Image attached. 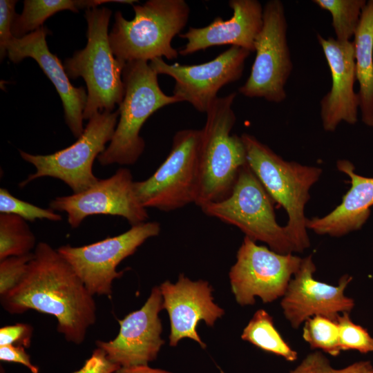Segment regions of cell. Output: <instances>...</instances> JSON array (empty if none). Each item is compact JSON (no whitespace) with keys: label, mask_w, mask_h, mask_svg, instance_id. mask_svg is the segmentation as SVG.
Returning a JSON list of instances; mask_svg holds the SVG:
<instances>
[{"label":"cell","mask_w":373,"mask_h":373,"mask_svg":"<svg viewBox=\"0 0 373 373\" xmlns=\"http://www.w3.org/2000/svg\"><path fill=\"white\" fill-rule=\"evenodd\" d=\"M0 297L10 314L34 309L54 316L57 332L76 345L84 342L97 320L93 295L67 260L45 242L36 245L19 283Z\"/></svg>","instance_id":"cell-1"},{"label":"cell","mask_w":373,"mask_h":373,"mask_svg":"<svg viewBox=\"0 0 373 373\" xmlns=\"http://www.w3.org/2000/svg\"><path fill=\"white\" fill-rule=\"evenodd\" d=\"M237 93L218 97L206 112L201 129L200 182L195 204L220 202L227 198L246 165L247 153L241 138L231 134L236 117L233 104Z\"/></svg>","instance_id":"cell-2"},{"label":"cell","mask_w":373,"mask_h":373,"mask_svg":"<svg viewBox=\"0 0 373 373\" xmlns=\"http://www.w3.org/2000/svg\"><path fill=\"white\" fill-rule=\"evenodd\" d=\"M135 17L125 19L115 14V23L108 34L113 55L127 63L151 61L163 57L176 59L178 51L171 41L186 26L190 8L184 0H149L133 6Z\"/></svg>","instance_id":"cell-3"},{"label":"cell","mask_w":373,"mask_h":373,"mask_svg":"<svg viewBox=\"0 0 373 373\" xmlns=\"http://www.w3.org/2000/svg\"><path fill=\"white\" fill-rule=\"evenodd\" d=\"M240 136L247 165L273 201L286 211L285 229L296 252H302L310 246L305 207L310 198L309 190L321 177L322 169L285 161L254 135L243 133Z\"/></svg>","instance_id":"cell-4"},{"label":"cell","mask_w":373,"mask_h":373,"mask_svg":"<svg viewBox=\"0 0 373 373\" xmlns=\"http://www.w3.org/2000/svg\"><path fill=\"white\" fill-rule=\"evenodd\" d=\"M112 11L106 8H88L87 44L64 61V67L70 79L82 77L87 88L84 119L98 112H113L124 97L122 73L126 63L112 51L108 27Z\"/></svg>","instance_id":"cell-5"},{"label":"cell","mask_w":373,"mask_h":373,"mask_svg":"<svg viewBox=\"0 0 373 373\" xmlns=\"http://www.w3.org/2000/svg\"><path fill=\"white\" fill-rule=\"evenodd\" d=\"M157 74L148 61L126 63L122 73L124 97L113 137L97 159L102 166L134 164L142 154L145 142L140 132L148 118L161 108L181 102L160 88Z\"/></svg>","instance_id":"cell-6"},{"label":"cell","mask_w":373,"mask_h":373,"mask_svg":"<svg viewBox=\"0 0 373 373\" xmlns=\"http://www.w3.org/2000/svg\"><path fill=\"white\" fill-rule=\"evenodd\" d=\"M273 202L247 164L227 198L200 208L207 216L236 226L253 241L265 242L275 252H296L285 226L276 221Z\"/></svg>","instance_id":"cell-7"},{"label":"cell","mask_w":373,"mask_h":373,"mask_svg":"<svg viewBox=\"0 0 373 373\" xmlns=\"http://www.w3.org/2000/svg\"><path fill=\"white\" fill-rule=\"evenodd\" d=\"M201 129H182L173 136L171 150L149 178L135 182L146 208L171 211L195 204L199 189Z\"/></svg>","instance_id":"cell-8"},{"label":"cell","mask_w":373,"mask_h":373,"mask_svg":"<svg viewBox=\"0 0 373 373\" xmlns=\"http://www.w3.org/2000/svg\"><path fill=\"white\" fill-rule=\"evenodd\" d=\"M118 109L98 112L88 119L82 135L72 145L48 155H33L19 150L21 157L32 164L36 171L19 184L25 186L43 177L59 179L73 191L80 193L95 184L98 179L93 172L95 158L106 149L117 124Z\"/></svg>","instance_id":"cell-9"},{"label":"cell","mask_w":373,"mask_h":373,"mask_svg":"<svg viewBox=\"0 0 373 373\" xmlns=\"http://www.w3.org/2000/svg\"><path fill=\"white\" fill-rule=\"evenodd\" d=\"M262 20L255 41L256 57L250 75L238 92L247 97L280 103L287 97L285 86L293 69L282 1H267L263 8Z\"/></svg>","instance_id":"cell-10"},{"label":"cell","mask_w":373,"mask_h":373,"mask_svg":"<svg viewBox=\"0 0 373 373\" xmlns=\"http://www.w3.org/2000/svg\"><path fill=\"white\" fill-rule=\"evenodd\" d=\"M301 261L297 256L275 252L245 236L229 273L236 302L245 306L254 305L256 296L264 303L283 297Z\"/></svg>","instance_id":"cell-11"},{"label":"cell","mask_w":373,"mask_h":373,"mask_svg":"<svg viewBox=\"0 0 373 373\" xmlns=\"http://www.w3.org/2000/svg\"><path fill=\"white\" fill-rule=\"evenodd\" d=\"M161 230L157 222H145L131 226L126 231L90 245L59 247L57 251L72 266L93 296L112 294V284L124 271L118 265L133 255L147 239L157 236Z\"/></svg>","instance_id":"cell-12"},{"label":"cell","mask_w":373,"mask_h":373,"mask_svg":"<svg viewBox=\"0 0 373 373\" xmlns=\"http://www.w3.org/2000/svg\"><path fill=\"white\" fill-rule=\"evenodd\" d=\"M250 53L245 48L231 46L213 59L200 64H169L162 58H155L149 64L157 75L174 79L173 96L206 113L218 91L240 79Z\"/></svg>","instance_id":"cell-13"},{"label":"cell","mask_w":373,"mask_h":373,"mask_svg":"<svg viewBox=\"0 0 373 373\" xmlns=\"http://www.w3.org/2000/svg\"><path fill=\"white\" fill-rule=\"evenodd\" d=\"M50 208L66 213L72 228L78 227L86 217L93 215L121 216L131 226L149 219L146 209L135 193L132 173L126 168L119 169L84 191L55 198Z\"/></svg>","instance_id":"cell-14"},{"label":"cell","mask_w":373,"mask_h":373,"mask_svg":"<svg viewBox=\"0 0 373 373\" xmlns=\"http://www.w3.org/2000/svg\"><path fill=\"white\" fill-rule=\"evenodd\" d=\"M315 271L312 256L302 258L283 296L280 305L284 316L294 328L314 316L336 321L340 314L350 313L354 307V300L344 292L351 276L345 275L338 285H332L316 280Z\"/></svg>","instance_id":"cell-15"},{"label":"cell","mask_w":373,"mask_h":373,"mask_svg":"<svg viewBox=\"0 0 373 373\" xmlns=\"http://www.w3.org/2000/svg\"><path fill=\"white\" fill-rule=\"evenodd\" d=\"M162 309L161 290L155 286L140 309L117 320V336L109 341H96L97 347L104 350L107 358L121 367L148 365L157 358L164 343L159 317Z\"/></svg>","instance_id":"cell-16"},{"label":"cell","mask_w":373,"mask_h":373,"mask_svg":"<svg viewBox=\"0 0 373 373\" xmlns=\"http://www.w3.org/2000/svg\"><path fill=\"white\" fill-rule=\"evenodd\" d=\"M160 288L162 307L170 319L169 345L176 346L181 339L189 338L205 348L206 344L198 334V323L204 321L212 327L224 314V309L213 302L212 287L207 281H193L182 274L176 283L166 280Z\"/></svg>","instance_id":"cell-17"},{"label":"cell","mask_w":373,"mask_h":373,"mask_svg":"<svg viewBox=\"0 0 373 373\" xmlns=\"http://www.w3.org/2000/svg\"><path fill=\"white\" fill-rule=\"evenodd\" d=\"M49 30L41 26L21 38L13 37L6 46L9 59L17 64L30 57L39 64L55 87L63 104L65 122L73 135L79 138L84 132L83 113L87 101L84 87H75L60 59L47 45Z\"/></svg>","instance_id":"cell-18"},{"label":"cell","mask_w":373,"mask_h":373,"mask_svg":"<svg viewBox=\"0 0 373 373\" xmlns=\"http://www.w3.org/2000/svg\"><path fill=\"white\" fill-rule=\"evenodd\" d=\"M332 75L330 90L321 100V117L325 131L336 130L341 122L354 124L359 99L354 89L356 80L353 41H339L317 35Z\"/></svg>","instance_id":"cell-19"},{"label":"cell","mask_w":373,"mask_h":373,"mask_svg":"<svg viewBox=\"0 0 373 373\" xmlns=\"http://www.w3.org/2000/svg\"><path fill=\"white\" fill-rule=\"evenodd\" d=\"M232 17L224 20L218 17L202 28L190 27L179 37L187 40L179 51L186 56L208 48L231 45L255 51V41L262 26L263 8L257 0H231Z\"/></svg>","instance_id":"cell-20"},{"label":"cell","mask_w":373,"mask_h":373,"mask_svg":"<svg viewBox=\"0 0 373 373\" xmlns=\"http://www.w3.org/2000/svg\"><path fill=\"white\" fill-rule=\"evenodd\" d=\"M336 166L350 178L351 187L329 213L308 219L307 228L317 234L339 237L361 229L367 220L373 205V178L356 174L354 165L346 160H338Z\"/></svg>","instance_id":"cell-21"},{"label":"cell","mask_w":373,"mask_h":373,"mask_svg":"<svg viewBox=\"0 0 373 373\" xmlns=\"http://www.w3.org/2000/svg\"><path fill=\"white\" fill-rule=\"evenodd\" d=\"M357 93L363 122L373 127V0L367 1L354 36Z\"/></svg>","instance_id":"cell-22"},{"label":"cell","mask_w":373,"mask_h":373,"mask_svg":"<svg viewBox=\"0 0 373 373\" xmlns=\"http://www.w3.org/2000/svg\"><path fill=\"white\" fill-rule=\"evenodd\" d=\"M120 3V0H25L21 15H16L12 33L21 38L35 31L50 17L62 10L78 12L79 10L92 8L106 3Z\"/></svg>","instance_id":"cell-23"},{"label":"cell","mask_w":373,"mask_h":373,"mask_svg":"<svg viewBox=\"0 0 373 373\" xmlns=\"http://www.w3.org/2000/svg\"><path fill=\"white\" fill-rule=\"evenodd\" d=\"M241 338L288 361L297 358L298 353L283 338L274 325L272 317L264 309L256 312L244 328Z\"/></svg>","instance_id":"cell-24"},{"label":"cell","mask_w":373,"mask_h":373,"mask_svg":"<svg viewBox=\"0 0 373 373\" xmlns=\"http://www.w3.org/2000/svg\"><path fill=\"white\" fill-rule=\"evenodd\" d=\"M35 245L36 238L24 219L0 213V260L29 254Z\"/></svg>","instance_id":"cell-25"},{"label":"cell","mask_w":373,"mask_h":373,"mask_svg":"<svg viewBox=\"0 0 373 373\" xmlns=\"http://www.w3.org/2000/svg\"><path fill=\"white\" fill-rule=\"evenodd\" d=\"M313 2L332 15V26L339 41H349L354 36L365 0H314Z\"/></svg>","instance_id":"cell-26"},{"label":"cell","mask_w":373,"mask_h":373,"mask_svg":"<svg viewBox=\"0 0 373 373\" xmlns=\"http://www.w3.org/2000/svg\"><path fill=\"white\" fill-rule=\"evenodd\" d=\"M303 339L313 349H320L336 356L341 351L339 328L336 321L323 316H314L305 322Z\"/></svg>","instance_id":"cell-27"},{"label":"cell","mask_w":373,"mask_h":373,"mask_svg":"<svg viewBox=\"0 0 373 373\" xmlns=\"http://www.w3.org/2000/svg\"><path fill=\"white\" fill-rule=\"evenodd\" d=\"M0 213L14 214L31 222L38 219L54 222L62 220V216L51 208H41L19 200L4 188L0 189Z\"/></svg>","instance_id":"cell-28"},{"label":"cell","mask_w":373,"mask_h":373,"mask_svg":"<svg viewBox=\"0 0 373 373\" xmlns=\"http://www.w3.org/2000/svg\"><path fill=\"white\" fill-rule=\"evenodd\" d=\"M341 314L336 320L339 328L341 350H356L362 354L373 352V338L367 330L354 323L349 313Z\"/></svg>","instance_id":"cell-29"},{"label":"cell","mask_w":373,"mask_h":373,"mask_svg":"<svg viewBox=\"0 0 373 373\" xmlns=\"http://www.w3.org/2000/svg\"><path fill=\"white\" fill-rule=\"evenodd\" d=\"M289 373H373V365L369 361H362L335 369L321 352L316 351L307 355Z\"/></svg>","instance_id":"cell-30"},{"label":"cell","mask_w":373,"mask_h":373,"mask_svg":"<svg viewBox=\"0 0 373 373\" xmlns=\"http://www.w3.org/2000/svg\"><path fill=\"white\" fill-rule=\"evenodd\" d=\"M33 253L0 260V296L15 287L26 272Z\"/></svg>","instance_id":"cell-31"},{"label":"cell","mask_w":373,"mask_h":373,"mask_svg":"<svg viewBox=\"0 0 373 373\" xmlns=\"http://www.w3.org/2000/svg\"><path fill=\"white\" fill-rule=\"evenodd\" d=\"M15 0L0 1V55L3 59L7 55L6 46L14 37L12 27L16 17Z\"/></svg>","instance_id":"cell-32"},{"label":"cell","mask_w":373,"mask_h":373,"mask_svg":"<svg viewBox=\"0 0 373 373\" xmlns=\"http://www.w3.org/2000/svg\"><path fill=\"white\" fill-rule=\"evenodd\" d=\"M32 334L31 325L17 323L0 329V346L15 345L28 347L30 345Z\"/></svg>","instance_id":"cell-33"},{"label":"cell","mask_w":373,"mask_h":373,"mask_svg":"<svg viewBox=\"0 0 373 373\" xmlns=\"http://www.w3.org/2000/svg\"><path fill=\"white\" fill-rule=\"evenodd\" d=\"M120 367L107 358L104 350L96 347L83 366L73 373H115Z\"/></svg>","instance_id":"cell-34"},{"label":"cell","mask_w":373,"mask_h":373,"mask_svg":"<svg viewBox=\"0 0 373 373\" xmlns=\"http://www.w3.org/2000/svg\"><path fill=\"white\" fill-rule=\"evenodd\" d=\"M0 360L22 364L32 373H39V367L32 363L30 356L23 346L15 345L0 346Z\"/></svg>","instance_id":"cell-35"},{"label":"cell","mask_w":373,"mask_h":373,"mask_svg":"<svg viewBox=\"0 0 373 373\" xmlns=\"http://www.w3.org/2000/svg\"><path fill=\"white\" fill-rule=\"evenodd\" d=\"M115 373H172L158 368H153L148 365L122 367Z\"/></svg>","instance_id":"cell-36"}]
</instances>
